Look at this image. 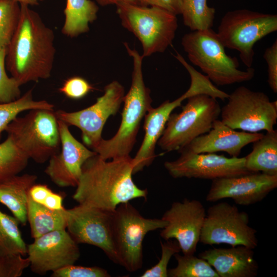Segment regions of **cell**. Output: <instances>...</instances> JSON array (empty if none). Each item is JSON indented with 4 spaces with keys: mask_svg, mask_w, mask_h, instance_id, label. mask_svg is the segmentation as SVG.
<instances>
[{
    "mask_svg": "<svg viewBox=\"0 0 277 277\" xmlns=\"http://www.w3.org/2000/svg\"><path fill=\"white\" fill-rule=\"evenodd\" d=\"M133 169L130 155L108 161L96 154L84 164L72 198L79 204L110 211L132 200L146 199L147 189L134 183Z\"/></svg>",
    "mask_w": 277,
    "mask_h": 277,
    "instance_id": "6da1fadb",
    "label": "cell"
},
{
    "mask_svg": "<svg viewBox=\"0 0 277 277\" xmlns=\"http://www.w3.org/2000/svg\"><path fill=\"white\" fill-rule=\"evenodd\" d=\"M20 5V18L6 49L5 65L22 86L51 76L55 48L53 30L28 5Z\"/></svg>",
    "mask_w": 277,
    "mask_h": 277,
    "instance_id": "7a4b0ae2",
    "label": "cell"
},
{
    "mask_svg": "<svg viewBox=\"0 0 277 277\" xmlns=\"http://www.w3.org/2000/svg\"><path fill=\"white\" fill-rule=\"evenodd\" d=\"M124 44L132 58L133 71L131 86L123 100L121 123L112 137L103 138L93 149L106 160L129 155L136 142L141 123L152 107L150 90L145 86L143 77L144 57L135 48H130L127 43Z\"/></svg>",
    "mask_w": 277,
    "mask_h": 277,
    "instance_id": "3957f363",
    "label": "cell"
},
{
    "mask_svg": "<svg viewBox=\"0 0 277 277\" xmlns=\"http://www.w3.org/2000/svg\"><path fill=\"white\" fill-rule=\"evenodd\" d=\"M181 44L190 62L217 86L247 82L254 76L252 67L239 69L237 58L226 53L225 47L211 28L185 34Z\"/></svg>",
    "mask_w": 277,
    "mask_h": 277,
    "instance_id": "277c9868",
    "label": "cell"
},
{
    "mask_svg": "<svg viewBox=\"0 0 277 277\" xmlns=\"http://www.w3.org/2000/svg\"><path fill=\"white\" fill-rule=\"evenodd\" d=\"M124 28L140 41L145 57L165 52L175 37L176 15L155 7L128 3L116 5Z\"/></svg>",
    "mask_w": 277,
    "mask_h": 277,
    "instance_id": "5b68a950",
    "label": "cell"
},
{
    "mask_svg": "<svg viewBox=\"0 0 277 277\" xmlns=\"http://www.w3.org/2000/svg\"><path fill=\"white\" fill-rule=\"evenodd\" d=\"M5 131L22 152L38 164L48 161L61 148L54 110H30L25 115L14 118Z\"/></svg>",
    "mask_w": 277,
    "mask_h": 277,
    "instance_id": "8992f818",
    "label": "cell"
},
{
    "mask_svg": "<svg viewBox=\"0 0 277 277\" xmlns=\"http://www.w3.org/2000/svg\"><path fill=\"white\" fill-rule=\"evenodd\" d=\"M221 107L216 98L204 94L187 98L177 113H171L157 144L166 152H178L197 137L209 132L218 119Z\"/></svg>",
    "mask_w": 277,
    "mask_h": 277,
    "instance_id": "52a82bcc",
    "label": "cell"
},
{
    "mask_svg": "<svg viewBox=\"0 0 277 277\" xmlns=\"http://www.w3.org/2000/svg\"><path fill=\"white\" fill-rule=\"evenodd\" d=\"M276 30V14L243 9L225 13L216 33L225 48L238 51L241 61L249 68L253 62L254 44Z\"/></svg>",
    "mask_w": 277,
    "mask_h": 277,
    "instance_id": "ba28073f",
    "label": "cell"
},
{
    "mask_svg": "<svg viewBox=\"0 0 277 277\" xmlns=\"http://www.w3.org/2000/svg\"><path fill=\"white\" fill-rule=\"evenodd\" d=\"M162 218L144 217L129 202L119 205L113 211V237L119 265L135 272L143 265V243L150 231L164 228Z\"/></svg>",
    "mask_w": 277,
    "mask_h": 277,
    "instance_id": "9c48e42d",
    "label": "cell"
},
{
    "mask_svg": "<svg viewBox=\"0 0 277 277\" xmlns=\"http://www.w3.org/2000/svg\"><path fill=\"white\" fill-rule=\"evenodd\" d=\"M221 109V121L230 128L256 133L274 129L277 121V102L265 93L245 86L236 88Z\"/></svg>",
    "mask_w": 277,
    "mask_h": 277,
    "instance_id": "30bf717a",
    "label": "cell"
},
{
    "mask_svg": "<svg viewBox=\"0 0 277 277\" xmlns=\"http://www.w3.org/2000/svg\"><path fill=\"white\" fill-rule=\"evenodd\" d=\"M248 214L227 202H219L207 210L200 242L206 245H243L254 249L256 230L249 225Z\"/></svg>",
    "mask_w": 277,
    "mask_h": 277,
    "instance_id": "8fae6325",
    "label": "cell"
},
{
    "mask_svg": "<svg viewBox=\"0 0 277 277\" xmlns=\"http://www.w3.org/2000/svg\"><path fill=\"white\" fill-rule=\"evenodd\" d=\"M124 96L123 86L113 81L105 86L104 94L93 105L74 112L58 110L55 114L57 120L68 126L79 128L84 143L93 149L103 139L104 125L111 115L117 112Z\"/></svg>",
    "mask_w": 277,
    "mask_h": 277,
    "instance_id": "7c38bea8",
    "label": "cell"
},
{
    "mask_svg": "<svg viewBox=\"0 0 277 277\" xmlns=\"http://www.w3.org/2000/svg\"><path fill=\"white\" fill-rule=\"evenodd\" d=\"M113 211L78 204L67 209L66 230L77 244L97 247L119 264L113 237Z\"/></svg>",
    "mask_w": 277,
    "mask_h": 277,
    "instance_id": "4fadbf2b",
    "label": "cell"
},
{
    "mask_svg": "<svg viewBox=\"0 0 277 277\" xmlns=\"http://www.w3.org/2000/svg\"><path fill=\"white\" fill-rule=\"evenodd\" d=\"M176 160L166 161L164 167L173 178L213 180L251 173L245 167V158L227 157L214 153H195L182 151Z\"/></svg>",
    "mask_w": 277,
    "mask_h": 277,
    "instance_id": "5bb4252c",
    "label": "cell"
},
{
    "mask_svg": "<svg viewBox=\"0 0 277 277\" xmlns=\"http://www.w3.org/2000/svg\"><path fill=\"white\" fill-rule=\"evenodd\" d=\"M30 269L39 275L74 264L81 253L66 229L56 230L34 239L27 245Z\"/></svg>",
    "mask_w": 277,
    "mask_h": 277,
    "instance_id": "9a60e30c",
    "label": "cell"
},
{
    "mask_svg": "<svg viewBox=\"0 0 277 277\" xmlns=\"http://www.w3.org/2000/svg\"><path fill=\"white\" fill-rule=\"evenodd\" d=\"M206 214L203 204L198 200L185 199L174 202L162 217L167 224L160 235L165 240L174 239L183 254H194Z\"/></svg>",
    "mask_w": 277,
    "mask_h": 277,
    "instance_id": "2e32d148",
    "label": "cell"
},
{
    "mask_svg": "<svg viewBox=\"0 0 277 277\" xmlns=\"http://www.w3.org/2000/svg\"><path fill=\"white\" fill-rule=\"evenodd\" d=\"M58 125L61 148L49 159L45 172L59 187H76L84 164L97 153L77 141L66 123L58 120Z\"/></svg>",
    "mask_w": 277,
    "mask_h": 277,
    "instance_id": "e0dca14e",
    "label": "cell"
},
{
    "mask_svg": "<svg viewBox=\"0 0 277 277\" xmlns=\"http://www.w3.org/2000/svg\"><path fill=\"white\" fill-rule=\"evenodd\" d=\"M277 187V175L251 172L212 180L206 201L230 198L238 205L249 206L262 201Z\"/></svg>",
    "mask_w": 277,
    "mask_h": 277,
    "instance_id": "ac0fdd59",
    "label": "cell"
},
{
    "mask_svg": "<svg viewBox=\"0 0 277 277\" xmlns=\"http://www.w3.org/2000/svg\"><path fill=\"white\" fill-rule=\"evenodd\" d=\"M263 134L236 131L217 119L207 133L194 139L179 152L184 151L195 153L223 151L231 157H239L246 145L260 138Z\"/></svg>",
    "mask_w": 277,
    "mask_h": 277,
    "instance_id": "d6986e66",
    "label": "cell"
},
{
    "mask_svg": "<svg viewBox=\"0 0 277 277\" xmlns=\"http://www.w3.org/2000/svg\"><path fill=\"white\" fill-rule=\"evenodd\" d=\"M193 95L188 89L176 100H167L156 108L151 107L144 116L145 135L141 145L133 160V174L140 172L151 164L156 155V144L165 128L167 122L172 111L181 106L183 101Z\"/></svg>",
    "mask_w": 277,
    "mask_h": 277,
    "instance_id": "ffe728a7",
    "label": "cell"
},
{
    "mask_svg": "<svg viewBox=\"0 0 277 277\" xmlns=\"http://www.w3.org/2000/svg\"><path fill=\"white\" fill-rule=\"evenodd\" d=\"M253 249L238 245L229 248L208 249L199 254L215 270L219 277H255L259 265Z\"/></svg>",
    "mask_w": 277,
    "mask_h": 277,
    "instance_id": "44dd1931",
    "label": "cell"
},
{
    "mask_svg": "<svg viewBox=\"0 0 277 277\" xmlns=\"http://www.w3.org/2000/svg\"><path fill=\"white\" fill-rule=\"evenodd\" d=\"M37 178L35 174L26 173L0 182V203L6 206L23 226L27 222L29 190Z\"/></svg>",
    "mask_w": 277,
    "mask_h": 277,
    "instance_id": "7402d4cb",
    "label": "cell"
},
{
    "mask_svg": "<svg viewBox=\"0 0 277 277\" xmlns=\"http://www.w3.org/2000/svg\"><path fill=\"white\" fill-rule=\"evenodd\" d=\"M250 153L245 156V164L250 172L277 175V131H266L253 142Z\"/></svg>",
    "mask_w": 277,
    "mask_h": 277,
    "instance_id": "603a6c76",
    "label": "cell"
},
{
    "mask_svg": "<svg viewBox=\"0 0 277 277\" xmlns=\"http://www.w3.org/2000/svg\"><path fill=\"white\" fill-rule=\"evenodd\" d=\"M98 11V6L91 0H67L62 33L74 37L87 32L89 24L96 19Z\"/></svg>",
    "mask_w": 277,
    "mask_h": 277,
    "instance_id": "cb8c5ba5",
    "label": "cell"
},
{
    "mask_svg": "<svg viewBox=\"0 0 277 277\" xmlns=\"http://www.w3.org/2000/svg\"><path fill=\"white\" fill-rule=\"evenodd\" d=\"M67 219V209H50L35 202L29 196L27 222L33 239L56 230L66 229Z\"/></svg>",
    "mask_w": 277,
    "mask_h": 277,
    "instance_id": "d4e9b609",
    "label": "cell"
},
{
    "mask_svg": "<svg viewBox=\"0 0 277 277\" xmlns=\"http://www.w3.org/2000/svg\"><path fill=\"white\" fill-rule=\"evenodd\" d=\"M15 217L0 210V257L24 256L27 254V245Z\"/></svg>",
    "mask_w": 277,
    "mask_h": 277,
    "instance_id": "484cf974",
    "label": "cell"
},
{
    "mask_svg": "<svg viewBox=\"0 0 277 277\" xmlns=\"http://www.w3.org/2000/svg\"><path fill=\"white\" fill-rule=\"evenodd\" d=\"M207 0H183L181 14L184 24L192 31L211 29L215 10L208 6Z\"/></svg>",
    "mask_w": 277,
    "mask_h": 277,
    "instance_id": "4316f807",
    "label": "cell"
},
{
    "mask_svg": "<svg viewBox=\"0 0 277 277\" xmlns=\"http://www.w3.org/2000/svg\"><path fill=\"white\" fill-rule=\"evenodd\" d=\"M54 105L45 100H34L32 90L30 89L17 100L0 103V140L7 126L18 115L25 111L35 109L54 110Z\"/></svg>",
    "mask_w": 277,
    "mask_h": 277,
    "instance_id": "83f0119b",
    "label": "cell"
},
{
    "mask_svg": "<svg viewBox=\"0 0 277 277\" xmlns=\"http://www.w3.org/2000/svg\"><path fill=\"white\" fill-rule=\"evenodd\" d=\"M29 160L8 136L0 143V182L18 175L26 167Z\"/></svg>",
    "mask_w": 277,
    "mask_h": 277,
    "instance_id": "f1b7e54d",
    "label": "cell"
},
{
    "mask_svg": "<svg viewBox=\"0 0 277 277\" xmlns=\"http://www.w3.org/2000/svg\"><path fill=\"white\" fill-rule=\"evenodd\" d=\"M177 261L175 267L168 269L169 277H219L212 267L204 259L194 254L173 255Z\"/></svg>",
    "mask_w": 277,
    "mask_h": 277,
    "instance_id": "f546056e",
    "label": "cell"
},
{
    "mask_svg": "<svg viewBox=\"0 0 277 277\" xmlns=\"http://www.w3.org/2000/svg\"><path fill=\"white\" fill-rule=\"evenodd\" d=\"M21 5L17 0H0V50L6 49L17 27Z\"/></svg>",
    "mask_w": 277,
    "mask_h": 277,
    "instance_id": "4dcf8cb0",
    "label": "cell"
},
{
    "mask_svg": "<svg viewBox=\"0 0 277 277\" xmlns=\"http://www.w3.org/2000/svg\"><path fill=\"white\" fill-rule=\"evenodd\" d=\"M6 54V49L0 50V103L12 102L21 96V85L7 74Z\"/></svg>",
    "mask_w": 277,
    "mask_h": 277,
    "instance_id": "1f68e13d",
    "label": "cell"
},
{
    "mask_svg": "<svg viewBox=\"0 0 277 277\" xmlns=\"http://www.w3.org/2000/svg\"><path fill=\"white\" fill-rule=\"evenodd\" d=\"M161 257L158 263L154 266L146 270L141 277H167L168 266L172 256L180 252L181 248L177 242L171 239L166 242L161 241Z\"/></svg>",
    "mask_w": 277,
    "mask_h": 277,
    "instance_id": "d6a6232c",
    "label": "cell"
},
{
    "mask_svg": "<svg viewBox=\"0 0 277 277\" xmlns=\"http://www.w3.org/2000/svg\"><path fill=\"white\" fill-rule=\"evenodd\" d=\"M52 277H109L105 269L97 267H85L74 265L66 266L52 272Z\"/></svg>",
    "mask_w": 277,
    "mask_h": 277,
    "instance_id": "836d02e7",
    "label": "cell"
},
{
    "mask_svg": "<svg viewBox=\"0 0 277 277\" xmlns=\"http://www.w3.org/2000/svg\"><path fill=\"white\" fill-rule=\"evenodd\" d=\"M93 89V87L86 80L81 76H74L65 80L59 88V91L68 98L79 100L84 97Z\"/></svg>",
    "mask_w": 277,
    "mask_h": 277,
    "instance_id": "e575fe53",
    "label": "cell"
},
{
    "mask_svg": "<svg viewBox=\"0 0 277 277\" xmlns=\"http://www.w3.org/2000/svg\"><path fill=\"white\" fill-rule=\"evenodd\" d=\"M29 266L28 258L22 255L0 257V277H19Z\"/></svg>",
    "mask_w": 277,
    "mask_h": 277,
    "instance_id": "d590c367",
    "label": "cell"
},
{
    "mask_svg": "<svg viewBox=\"0 0 277 277\" xmlns=\"http://www.w3.org/2000/svg\"><path fill=\"white\" fill-rule=\"evenodd\" d=\"M263 57L268 66V83L275 93L277 92V40L265 51Z\"/></svg>",
    "mask_w": 277,
    "mask_h": 277,
    "instance_id": "8d00e7d4",
    "label": "cell"
},
{
    "mask_svg": "<svg viewBox=\"0 0 277 277\" xmlns=\"http://www.w3.org/2000/svg\"><path fill=\"white\" fill-rule=\"evenodd\" d=\"M146 6L161 8L175 15L181 14L183 0H146Z\"/></svg>",
    "mask_w": 277,
    "mask_h": 277,
    "instance_id": "74e56055",
    "label": "cell"
},
{
    "mask_svg": "<svg viewBox=\"0 0 277 277\" xmlns=\"http://www.w3.org/2000/svg\"><path fill=\"white\" fill-rule=\"evenodd\" d=\"M52 190L46 184L34 183L29 190V197L35 202L42 205Z\"/></svg>",
    "mask_w": 277,
    "mask_h": 277,
    "instance_id": "f35d334b",
    "label": "cell"
},
{
    "mask_svg": "<svg viewBox=\"0 0 277 277\" xmlns=\"http://www.w3.org/2000/svg\"><path fill=\"white\" fill-rule=\"evenodd\" d=\"M64 196L63 194L53 191L47 196L42 205L54 210H62L66 208L63 206Z\"/></svg>",
    "mask_w": 277,
    "mask_h": 277,
    "instance_id": "ab89813d",
    "label": "cell"
},
{
    "mask_svg": "<svg viewBox=\"0 0 277 277\" xmlns=\"http://www.w3.org/2000/svg\"><path fill=\"white\" fill-rule=\"evenodd\" d=\"M96 2L102 6L109 5H115L120 3H128L134 4H139L137 0H95ZM140 5V4H139Z\"/></svg>",
    "mask_w": 277,
    "mask_h": 277,
    "instance_id": "60d3db41",
    "label": "cell"
},
{
    "mask_svg": "<svg viewBox=\"0 0 277 277\" xmlns=\"http://www.w3.org/2000/svg\"><path fill=\"white\" fill-rule=\"evenodd\" d=\"M20 4H26L29 5H36L43 0H17Z\"/></svg>",
    "mask_w": 277,
    "mask_h": 277,
    "instance_id": "b9f144b4",
    "label": "cell"
},
{
    "mask_svg": "<svg viewBox=\"0 0 277 277\" xmlns=\"http://www.w3.org/2000/svg\"><path fill=\"white\" fill-rule=\"evenodd\" d=\"M138 4L141 5L146 6L145 3L146 0H137Z\"/></svg>",
    "mask_w": 277,
    "mask_h": 277,
    "instance_id": "7bdbcfd3",
    "label": "cell"
}]
</instances>
